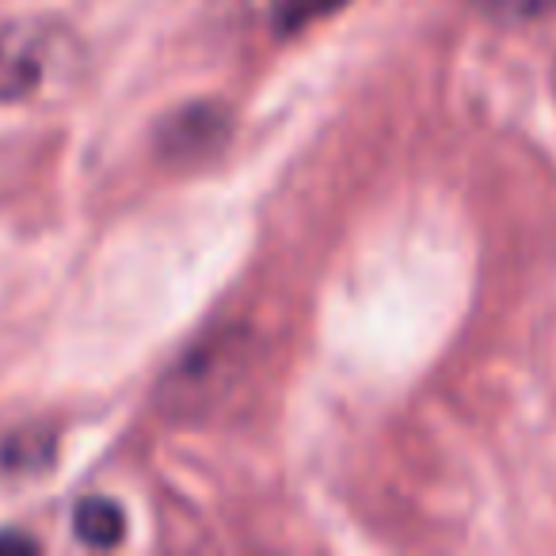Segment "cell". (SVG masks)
<instances>
[{"label":"cell","instance_id":"cell-1","mask_svg":"<svg viewBox=\"0 0 556 556\" xmlns=\"http://www.w3.org/2000/svg\"><path fill=\"white\" fill-rule=\"evenodd\" d=\"M252 370V340L240 328L217 332L194 351H187L168 374H164L156 401L164 412L179 419L210 416L240 389L244 374Z\"/></svg>","mask_w":556,"mask_h":556},{"label":"cell","instance_id":"cell-2","mask_svg":"<svg viewBox=\"0 0 556 556\" xmlns=\"http://www.w3.org/2000/svg\"><path fill=\"white\" fill-rule=\"evenodd\" d=\"M232 138V115L229 108L214 100L184 103L172 115L161 118L156 126V153L161 161L176 164V168H194V164H210L222 156V149Z\"/></svg>","mask_w":556,"mask_h":556},{"label":"cell","instance_id":"cell-3","mask_svg":"<svg viewBox=\"0 0 556 556\" xmlns=\"http://www.w3.org/2000/svg\"><path fill=\"white\" fill-rule=\"evenodd\" d=\"M47 80L42 39L31 27H4L0 31V103H20L35 96Z\"/></svg>","mask_w":556,"mask_h":556},{"label":"cell","instance_id":"cell-4","mask_svg":"<svg viewBox=\"0 0 556 556\" xmlns=\"http://www.w3.org/2000/svg\"><path fill=\"white\" fill-rule=\"evenodd\" d=\"M73 533L92 548H111L123 541V510L111 500H85L73 510Z\"/></svg>","mask_w":556,"mask_h":556},{"label":"cell","instance_id":"cell-5","mask_svg":"<svg viewBox=\"0 0 556 556\" xmlns=\"http://www.w3.org/2000/svg\"><path fill=\"white\" fill-rule=\"evenodd\" d=\"M348 0H278V12H275V31L278 35H294L313 27L317 20L332 16L340 12Z\"/></svg>","mask_w":556,"mask_h":556},{"label":"cell","instance_id":"cell-6","mask_svg":"<svg viewBox=\"0 0 556 556\" xmlns=\"http://www.w3.org/2000/svg\"><path fill=\"white\" fill-rule=\"evenodd\" d=\"M472 4L503 27L533 24V20H545L556 9V0H472Z\"/></svg>","mask_w":556,"mask_h":556},{"label":"cell","instance_id":"cell-7","mask_svg":"<svg viewBox=\"0 0 556 556\" xmlns=\"http://www.w3.org/2000/svg\"><path fill=\"white\" fill-rule=\"evenodd\" d=\"M9 548H16V553H35V541L31 538H24V533H4L0 538V553H9Z\"/></svg>","mask_w":556,"mask_h":556}]
</instances>
